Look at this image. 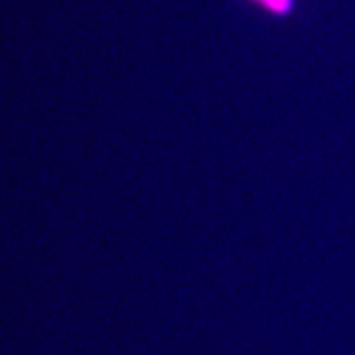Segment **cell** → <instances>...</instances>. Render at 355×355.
I'll use <instances>...</instances> for the list:
<instances>
[{
	"label": "cell",
	"instance_id": "obj_1",
	"mask_svg": "<svg viewBox=\"0 0 355 355\" xmlns=\"http://www.w3.org/2000/svg\"><path fill=\"white\" fill-rule=\"evenodd\" d=\"M249 2L259 6L263 12L275 16V18L288 16L296 6V0H249Z\"/></svg>",
	"mask_w": 355,
	"mask_h": 355
}]
</instances>
